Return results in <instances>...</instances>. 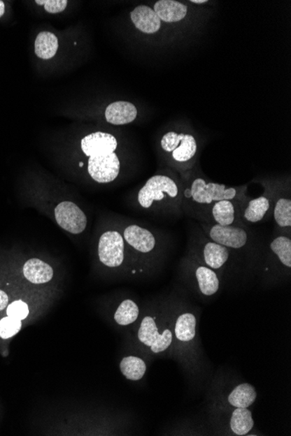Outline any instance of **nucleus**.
Here are the masks:
<instances>
[{
    "label": "nucleus",
    "mask_w": 291,
    "mask_h": 436,
    "mask_svg": "<svg viewBox=\"0 0 291 436\" xmlns=\"http://www.w3.org/2000/svg\"><path fill=\"white\" fill-rule=\"evenodd\" d=\"M66 0H45V10L49 13L63 12L67 6Z\"/></svg>",
    "instance_id": "c85d7f7f"
},
{
    "label": "nucleus",
    "mask_w": 291,
    "mask_h": 436,
    "mask_svg": "<svg viewBox=\"0 0 291 436\" xmlns=\"http://www.w3.org/2000/svg\"><path fill=\"white\" fill-rule=\"evenodd\" d=\"M55 219L60 228L73 235L83 233L87 228L86 215L73 202L63 201L57 205Z\"/></svg>",
    "instance_id": "6e6552de"
},
{
    "label": "nucleus",
    "mask_w": 291,
    "mask_h": 436,
    "mask_svg": "<svg viewBox=\"0 0 291 436\" xmlns=\"http://www.w3.org/2000/svg\"><path fill=\"white\" fill-rule=\"evenodd\" d=\"M271 209V201L265 195L255 198L248 202L247 208L242 212L243 219L250 223H257L264 219Z\"/></svg>",
    "instance_id": "aec40b11"
},
{
    "label": "nucleus",
    "mask_w": 291,
    "mask_h": 436,
    "mask_svg": "<svg viewBox=\"0 0 291 436\" xmlns=\"http://www.w3.org/2000/svg\"><path fill=\"white\" fill-rule=\"evenodd\" d=\"M22 328V321L19 319L6 317L0 320V337L9 339L16 335Z\"/></svg>",
    "instance_id": "bb28decb"
},
{
    "label": "nucleus",
    "mask_w": 291,
    "mask_h": 436,
    "mask_svg": "<svg viewBox=\"0 0 291 436\" xmlns=\"http://www.w3.org/2000/svg\"><path fill=\"white\" fill-rule=\"evenodd\" d=\"M269 248L272 254L283 267L290 269L291 268V239L286 235H278L272 240Z\"/></svg>",
    "instance_id": "393cba45"
},
{
    "label": "nucleus",
    "mask_w": 291,
    "mask_h": 436,
    "mask_svg": "<svg viewBox=\"0 0 291 436\" xmlns=\"http://www.w3.org/2000/svg\"><path fill=\"white\" fill-rule=\"evenodd\" d=\"M137 109L132 103L116 101L110 104L106 109V122L112 125L122 126L133 122L137 117Z\"/></svg>",
    "instance_id": "2eb2a0df"
},
{
    "label": "nucleus",
    "mask_w": 291,
    "mask_h": 436,
    "mask_svg": "<svg viewBox=\"0 0 291 436\" xmlns=\"http://www.w3.org/2000/svg\"><path fill=\"white\" fill-rule=\"evenodd\" d=\"M123 238L131 247L141 254L151 253L156 246L154 235L148 229L137 225L127 226L124 230Z\"/></svg>",
    "instance_id": "f8f14e48"
},
{
    "label": "nucleus",
    "mask_w": 291,
    "mask_h": 436,
    "mask_svg": "<svg viewBox=\"0 0 291 436\" xmlns=\"http://www.w3.org/2000/svg\"><path fill=\"white\" fill-rule=\"evenodd\" d=\"M8 296L3 290L0 289V311L6 310L7 306H8Z\"/></svg>",
    "instance_id": "c756f323"
},
{
    "label": "nucleus",
    "mask_w": 291,
    "mask_h": 436,
    "mask_svg": "<svg viewBox=\"0 0 291 436\" xmlns=\"http://www.w3.org/2000/svg\"><path fill=\"white\" fill-rule=\"evenodd\" d=\"M192 267L194 282L201 296L211 297L218 293L221 286L218 272L201 263L197 258L192 262Z\"/></svg>",
    "instance_id": "1a4fd4ad"
},
{
    "label": "nucleus",
    "mask_w": 291,
    "mask_h": 436,
    "mask_svg": "<svg viewBox=\"0 0 291 436\" xmlns=\"http://www.w3.org/2000/svg\"><path fill=\"white\" fill-rule=\"evenodd\" d=\"M7 317L19 319L20 321L24 320L29 314V307L23 300H15L7 306Z\"/></svg>",
    "instance_id": "cd10ccee"
},
{
    "label": "nucleus",
    "mask_w": 291,
    "mask_h": 436,
    "mask_svg": "<svg viewBox=\"0 0 291 436\" xmlns=\"http://www.w3.org/2000/svg\"><path fill=\"white\" fill-rule=\"evenodd\" d=\"M117 147H118V143H117L116 138L106 133H91L81 140V149L88 157L112 154L115 152Z\"/></svg>",
    "instance_id": "9d476101"
},
{
    "label": "nucleus",
    "mask_w": 291,
    "mask_h": 436,
    "mask_svg": "<svg viewBox=\"0 0 291 436\" xmlns=\"http://www.w3.org/2000/svg\"><path fill=\"white\" fill-rule=\"evenodd\" d=\"M180 194L175 180L166 175L151 177L138 194V201L143 208L152 207L155 202L177 200Z\"/></svg>",
    "instance_id": "20e7f679"
},
{
    "label": "nucleus",
    "mask_w": 291,
    "mask_h": 436,
    "mask_svg": "<svg viewBox=\"0 0 291 436\" xmlns=\"http://www.w3.org/2000/svg\"><path fill=\"white\" fill-rule=\"evenodd\" d=\"M120 168V163L115 152L91 156L88 159V173L98 183L113 182L119 175Z\"/></svg>",
    "instance_id": "0eeeda50"
},
{
    "label": "nucleus",
    "mask_w": 291,
    "mask_h": 436,
    "mask_svg": "<svg viewBox=\"0 0 291 436\" xmlns=\"http://www.w3.org/2000/svg\"><path fill=\"white\" fill-rule=\"evenodd\" d=\"M130 15L134 26L144 34H152L161 29V20L154 9L149 6H137L131 12Z\"/></svg>",
    "instance_id": "4468645a"
},
{
    "label": "nucleus",
    "mask_w": 291,
    "mask_h": 436,
    "mask_svg": "<svg viewBox=\"0 0 291 436\" xmlns=\"http://www.w3.org/2000/svg\"><path fill=\"white\" fill-rule=\"evenodd\" d=\"M257 399V392L253 385L243 382L236 386L226 396L228 407H248L253 405Z\"/></svg>",
    "instance_id": "dca6fc26"
},
{
    "label": "nucleus",
    "mask_w": 291,
    "mask_h": 436,
    "mask_svg": "<svg viewBox=\"0 0 291 436\" xmlns=\"http://www.w3.org/2000/svg\"><path fill=\"white\" fill-rule=\"evenodd\" d=\"M23 274L28 282L34 284H43L52 279L53 269L43 261L31 259L24 263Z\"/></svg>",
    "instance_id": "a211bd4d"
},
{
    "label": "nucleus",
    "mask_w": 291,
    "mask_h": 436,
    "mask_svg": "<svg viewBox=\"0 0 291 436\" xmlns=\"http://www.w3.org/2000/svg\"><path fill=\"white\" fill-rule=\"evenodd\" d=\"M140 314V308L132 300H123L115 311L113 318L120 326H129L137 321Z\"/></svg>",
    "instance_id": "b1692460"
},
{
    "label": "nucleus",
    "mask_w": 291,
    "mask_h": 436,
    "mask_svg": "<svg viewBox=\"0 0 291 436\" xmlns=\"http://www.w3.org/2000/svg\"><path fill=\"white\" fill-rule=\"evenodd\" d=\"M211 215L215 224L220 226H233L236 223L237 210L236 205L233 201L223 200L213 204Z\"/></svg>",
    "instance_id": "6ab92c4d"
},
{
    "label": "nucleus",
    "mask_w": 291,
    "mask_h": 436,
    "mask_svg": "<svg viewBox=\"0 0 291 436\" xmlns=\"http://www.w3.org/2000/svg\"><path fill=\"white\" fill-rule=\"evenodd\" d=\"M197 152V143L195 138L191 134H184L178 145L171 152L172 158L177 163L190 162L194 158Z\"/></svg>",
    "instance_id": "5701e85b"
},
{
    "label": "nucleus",
    "mask_w": 291,
    "mask_h": 436,
    "mask_svg": "<svg viewBox=\"0 0 291 436\" xmlns=\"http://www.w3.org/2000/svg\"><path fill=\"white\" fill-rule=\"evenodd\" d=\"M190 2L194 3H207L208 0H191Z\"/></svg>",
    "instance_id": "2f4dec72"
},
{
    "label": "nucleus",
    "mask_w": 291,
    "mask_h": 436,
    "mask_svg": "<svg viewBox=\"0 0 291 436\" xmlns=\"http://www.w3.org/2000/svg\"><path fill=\"white\" fill-rule=\"evenodd\" d=\"M200 254L199 260L201 263L218 272L229 261L232 250L209 240L201 245Z\"/></svg>",
    "instance_id": "9b49d317"
},
{
    "label": "nucleus",
    "mask_w": 291,
    "mask_h": 436,
    "mask_svg": "<svg viewBox=\"0 0 291 436\" xmlns=\"http://www.w3.org/2000/svg\"><path fill=\"white\" fill-rule=\"evenodd\" d=\"M154 10L159 20L166 23H176L186 17L187 6L176 0H159L155 3Z\"/></svg>",
    "instance_id": "f3484780"
},
{
    "label": "nucleus",
    "mask_w": 291,
    "mask_h": 436,
    "mask_svg": "<svg viewBox=\"0 0 291 436\" xmlns=\"http://www.w3.org/2000/svg\"><path fill=\"white\" fill-rule=\"evenodd\" d=\"M228 428L233 435L244 436L250 433L255 427L253 414L246 407H228Z\"/></svg>",
    "instance_id": "ddd939ff"
},
{
    "label": "nucleus",
    "mask_w": 291,
    "mask_h": 436,
    "mask_svg": "<svg viewBox=\"0 0 291 436\" xmlns=\"http://www.w3.org/2000/svg\"><path fill=\"white\" fill-rule=\"evenodd\" d=\"M185 196L193 203L211 208L215 202L233 201L237 196L236 189H227L225 185L214 182H206L204 179L197 178L191 184L190 189L185 191Z\"/></svg>",
    "instance_id": "7ed1b4c3"
},
{
    "label": "nucleus",
    "mask_w": 291,
    "mask_h": 436,
    "mask_svg": "<svg viewBox=\"0 0 291 436\" xmlns=\"http://www.w3.org/2000/svg\"><path fill=\"white\" fill-rule=\"evenodd\" d=\"M98 256L106 267H120L125 261V240L122 233L117 231L102 233L99 240Z\"/></svg>",
    "instance_id": "39448f33"
},
{
    "label": "nucleus",
    "mask_w": 291,
    "mask_h": 436,
    "mask_svg": "<svg viewBox=\"0 0 291 436\" xmlns=\"http://www.w3.org/2000/svg\"><path fill=\"white\" fill-rule=\"evenodd\" d=\"M80 168H83V162L80 163Z\"/></svg>",
    "instance_id": "473e14b6"
},
{
    "label": "nucleus",
    "mask_w": 291,
    "mask_h": 436,
    "mask_svg": "<svg viewBox=\"0 0 291 436\" xmlns=\"http://www.w3.org/2000/svg\"><path fill=\"white\" fill-rule=\"evenodd\" d=\"M137 337L152 354L173 353V331L170 321L162 328L155 317H145L138 329Z\"/></svg>",
    "instance_id": "f03ea898"
},
{
    "label": "nucleus",
    "mask_w": 291,
    "mask_h": 436,
    "mask_svg": "<svg viewBox=\"0 0 291 436\" xmlns=\"http://www.w3.org/2000/svg\"><path fill=\"white\" fill-rule=\"evenodd\" d=\"M205 231L209 240L230 250L243 249L248 242V232L239 226L214 224L205 228Z\"/></svg>",
    "instance_id": "423d86ee"
},
{
    "label": "nucleus",
    "mask_w": 291,
    "mask_h": 436,
    "mask_svg": "<svg viewBox=\"0 0 291 436\" xmlns=\"http://www.w3.org/2000/svg\"><path fill=\"white\" fill-rule=\"evenodd\" d=\"M6 12V6L5 3L0 0V17H1Z\"/></svg>",
    "instance_id": "7c9ffc66"
},
{
    "label": "nucleus",
    "mask_w": 291,
    "mask_h": 436,
    "mask_svg": "<svg viewBox=\"0 0 291 436\" xmlns=\"http://www.w3.org/2000/svg\"><path fill=\"white\" fill-rule=\"evenodd\" d=\"M274 219L281 228H291V200L289 198H280L274 207Z\"/></svg>",
    "instance_id": "a878e982"
},
{
    "label": "nucleus",
    "mask_w": 291,
    "mask_h": 436,
    "mask_svg": "<svg viewBox=\"0 0 291 436\" xmlns=\"http://www.w3.org/2000/svg\"><path fill=\"white\" fill-rule=\"evenodd\" d=\"M59 48L58 38L49 31H41L35 40V53L42 59H50L56 55Z\"/></svg>",
    "instance_id": "412c9836"
},
{
    "label": "nucleus",
    "mask_w": 291,
    "mask_h": 436,
    "mask_svg": "<svg viewBox=\"0 0 291 436\" xmlns=\"http://www.w3.org/2000/svg\"><path fill=\"white\" fill-rule=\"evenodd\" d=\"M173 354L185 370L195 373L200 366L201 349L198 336L197 314L189 310L175 312L171 321Z\"/></svg>",
    "instance_id": "f257e3e1"
},
{
    "label": "nucleus",
    "mask_w": 291,
    "mask_h": 436,
    "mask_svg": "<svg viewBox=\"0 0 291 436\" xmlns=\"http://www.w3.org/2000/svg\"><path fill=\"white\" fill-rule=\"evenodd\" d=\"M120 370L127 380L140 381L147 372V364L140 357L127 356L120 361Z\"/></svg>",
    "instance_id": "4be33fe9"
}]
</instances>
